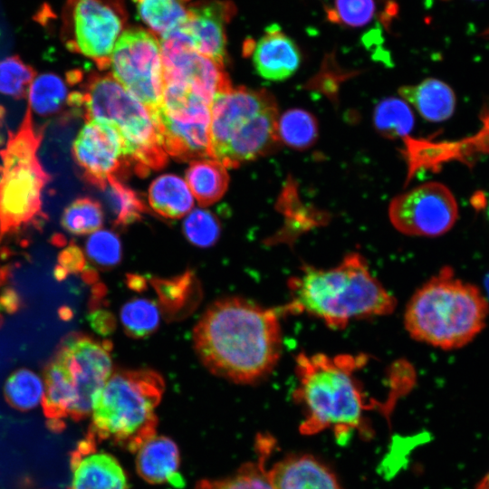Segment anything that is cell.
Listing matches in <instances>:
<instances>
[{
    "label": "cell",
    "mask_w": 489,
    "mask_h": 489,
    "mask_svg": "<svg viewBox=\"0 0 489 489\" xmlns=\"http://www.w3.org/2000/svg\"><path fill=\"white\" fill-rule=\"evenodd\" d=\"M277 309L230 297L214 302L194 330V346L212 373L239 384L267 377L282 353Z\"/></svg>",
    "instance_id": "obj_1"
},
{
    "label": "cell",
    "mask_w": 489,
    "mask_h": 489,
    "mask_svg": "<svg viewBox=\"0 0 489 489\" xmlns=\"http://www.w3.org/2000/svg\"><path fill=\"white\" fill-rule=\"evenodd\" d=\"M288 288L291 301L283 309L285 312L306 313L336 330L355 319L389 315L397 302L357 252L333 267L302 266L289 279Z\"/></svg>",
    "instance_id": "obj_2"
},
{
    "label": "cell",
    "mask_w": 489,
    "mask_h": 489,
    "mask_svg": "<svg viewBox=\"0 0 489 489\" xmlns=\"http://www.w3.org/2000/svg\"><path fill=\"white\" fill-rule=\"evenodd\" d=\"M368 361L364 353L298 354V383L292 397L304 409L302 433L312 435L326 428H334L340 434L352 429L369 432L365 412L375 403H368L357 375Z\"/></svg>",
    "instance_id": "obj_3"
},
{
    "label": "cell",
    "mask_w": 489,
    "mask_h": 489,
    "mask_svg": "<svg viewBox=\"0 0 489 489\" xmlns=\"http://www.w3.org/2000/svg\"><path fill=\"white\" fill-rule=\"evenodd\" d=\"M488 313L480 290L445 266L413 293L404 325L414 340L450 350L471 342L485 327Z\"/></svg>",
    "instance_id": "obj_4"
},
{
    "label": "cell",
    "mask_w": 489,
    "mask_h": 489,
    "mask_svg": "<svg viewBox=\"0 0 489 489\" xmlns=\"http://www.w3.org/2000/svg\"><path fill=\"white\" fill-rule=\"evenodd\" d=\"M164 388L162 377L152 369L111 372L94 396L88 433L135 453L156 435V408Z\"/></svg>",
    "instance_id": "obj_5"
},
{
    "label": "cell",
    "mask_w": 489,
    "mask_h": 489,
    "mask_svg": "<svg viewBox=\"0 0 489 489\" xmlns=\"http://www.w3.org/2000/svg\"><path fill=\"white\" fill-rule=\"evenodd\" d=\"M279 112L275 98L266 90L230 88L211 105L212 158L236 168L276 149Z\"/></svg>",
    "instance_id": "obj_6"
},
{
    "label": "cell",
    "mask_w": 489,
    "mask_h": 489,
    "mask_svg": "<svg viewBox=\"0 0 489 489\" xmlns=\"http://www.w3.org/2000/svg\"><path fill=\"white\" fill-rule=\"evenodd\" d=\"M43 131L34 127L27 108L15 132H9L0 150V245L8 235L29 225L41 227L45 221L42 192L51 176L37 158Z\"/></svg>",
    "instance_id": "obj_7"
},
{
    "label": "cell",
    "mask_w": 489,
    "mask_h": 489,
    "mask_svg": "<svg viewBox=\"0 0 489 489\" xmlns=\"http://www.w3.org/2000/svg\"><path fill=\"white\" fill-rule=\"evenodd\" d=\"M82 93L81 112L86 121H104L120 135L128 164L138 174L162 168L168 155L153 112L130 95L111 74H91Z\"/></svg>",
    "instance_id": "obj_8"
},
{
    "label": "cell",
    "mask_w": 489,
    "mask_h": 489,
    "mask_svg": "<svg viewBox=\"0 0 489 489\" xmlns=\"http://www.w3.org/2000/svg\"><path fill=\"white\" fill-rule=\"evenodd\" d=\"M127 20L124 0H66L61 38L69 51L92 60L99 69H107Z\"/></svg>",
    "instance_id": "obj_9"
},
{
    "label": "cell",
    "mask_w": 489,
    "mask_h": 489,
    "mask_svg": "<svg viewBox=\"0 0 489 489\" xmlns=\"http://www.w3.org/2000/svg\"><path fill=\"white\" fill-rule=\"evenodd\" d=\"M111 344L81 332L64 336L45 369L58 377L73 393L70 417L82 420L91 413L94 396L112 372Z\"/></svg>",
    "instance_id": "obj_10"
},
{
    "label": "cell",
    "mask_w": 489,
    "mask_h": 489,
    "mask_svg": "<svg viewBox=\"0 0 489 489\" xmlns=\"http://www.w3.org/2000/svg\"><path fill=\"white\" fill-rule=\"evenodd\" d=\"M151 111L167 155L179 160L212 158L211 104L191 91L177 90Z\"/></svg>",
    "instance_id": "obj_11"
},
{
    "label": "cell",
    "mask_w": 489,
    "mask_h": 489,
    "mask_svg": "<svg viewBox=\"0 0 489 489\" xmlns=\"http://www.w3.org/2000/svg\"><path fill=\"white\" fill-rule=\"evenodd\" d=\"M111 76L136 100L150 110L163 98V71L159 38L149 30L127 27L113 48Z\"/></svg>",
    "instance_id": "obj_12"
},
{
    "label": "cell",
    "mask_w": 489,
    "mask_h": 489,
    "mask_svg": "<svg viewBox=\"0 0 489 489\" xmlns=\"http://www.w3.org/2000/svg\"><path fill=\"white\" fill-rule=\"evenodd\" d=\"M388 215L393 227L403 235L436 237L454 226L458 206L448 187L432 181L396 196Z\"/></svg>",
    "instance_id": "obj_13"
},
{
    "label": "cell",
    "mask_w": 489,
    "mask_h": 489,
    "mask_svg": "<svg viewBox=\"0 0 489 489\" xmlns=\"http://www.w3.org/2000/svg\"><path fill=\"white\" fill-rule=\"evenodd\" d=\"M163 82H177L212 105L216 94L232 88L225 67L199 53L181 31L159 38Z\"/></svg>",
    "instance_id": "obj_14"
},
{
    "label": "cell",
    "mask_w": 489,
    "mask_h": 489,
    "mask_svg": "<svg viewBox=\"0 0 489 489\" xmlns=\"http://www.w3.org/2000/svg\"><path fill=\"white\" fill-rule=\"evenodd\" d=\"M72 151L84 178L101 189L116 177L123 164H128L120 135L104 121H86L73 141Z\"/></svg>",
    "instance_id": "obj_15"
},
{
    "label": "cell",
    "mask_w": 489,
    "mask_h": 489,
    "mask_svg": "<svg viewBox=\"0 0 489 489\" xmlns=\"http://www.w3.org/2000/svg\"><path fill=\"white\" fill-rule=\"evenodd\" d=\"M235 11L228 0H198L191 3L187 22L180 29L196 51L225 67V27Z\"/></svg>",
    "instance_id": "obj_16"
},
{
    "label": "cell",
    "mask_w": 489,
    "mask_h": 489,
    "mask_svg": "<svg viewBox=\"0 0 489 489\" xmlns=\"http://www.w3.org/2000/svg\"><path fill=\"white\" fill-rule=\"evenodd\" d=\"M90 433L71 455L72 480L70 489H129L126 472L118 459L97 449Z\"/></svg>",
    "instance_id": "obj_17"
},
{
    "label": "cell",
    "mask_w": 489,
    "mask_h": 489,
    "mask_svg": "<svg viewBox=\"0 0 489 489\" xmlns=\"http://www.w3.org/2000/svg\"><path fill=\"white\" fill-rule=\"evenodd\" d=\"M256 72L264 79L280 82L293 75L302 62L296 43L278 24L266 27L264 35L251 48Z\"/></svg>",
    "instance_id": "obj_18"
},
{
    "label": "cell",
    "mask_w": 489,
    "mask_h": 489,
    "mask_svg": "<svg viewBox=\"0 0 489 489\" xmlns=\"http://www.w3.org/2000/svg\"><path fill=\"white\" fill-rule=\"evenodd\" d=\"M268 471L273 489H341L332 470L312 455H291Z\"/></svg>",
    "instance_id": "obj_19"
},
{
    "label": "cell",
    "mask_w": 489,
    "mask_h": 489,
    "mask_svg": "<svg viewBox=\"0 0 489 489\" xmlns=\"http://www.w3.org/2000/svg\"><path fill=\"white\" fill-rule=\"evenodd\" d=\"M136 453V469L143 480L152 484L184 486L185 481L179 471V450L171 438L155 435Z\"/></svg>",
    "instance_id": "obj_20"
},
{
    "label": "cell",
    "mask_w": 489,
    "mask_h": 489,
    "mask_svg": "<svg viewBox=\"0 0 489 489\" xmlns=\"http://www.w3.org/2000/svg\"><path fill=\"white\" fill-rule=\"evenodd\" d=\"M398 94L428 121H444L455 111V95L453 90L446 82L435 78L425 79L414 85L401 86Z\"/></svg>",
    "instance_id": "obj_21"
},
{
    "label": "cell",
    "mask_w": 489,
    "mask_h": 489,
    "mask_svg": "<svg viewBox=\"0 0 489 489\" xmlns=\"http://www.w3.org/2000/svg\"><path fill=\"white\" fill-rule=\"evenodd\" d=\"M148 197L151 208L168 218H180L194 206L193 194L186 180L174 174H163L154 179Z\"/></svg>",
    "instance_id": "obj_22"
},
{
    "label": "cell",
    "mask_w": 489,
    "mask_h": 489,
    "mask_svg": "<svg viewBox=\"0 0 489 489\" xmlns=\"http://www.w3.org/2000/svg\"><path fill=\"white\" fill-rule=\"evenodd\" d=\"M225 167L215 158L193 160L186 171V182L200 206L220 199L228 186Z\"/></svg>",
    "instance_id": "obj_23"
},
{
    "label": "cell",
    "mask_w": 489,
    "mask_h": 489,
    "mask_svg": "<svg viewBox=\"0 0 489 489\" xmlns=\"http://www.w3.org/2000/svg\"><path fill=\"white\" fill-rule=\"evenodd\" d=\"M139 19L158 38L180 29L188 17L190 0H131Z\"/></svg>",
    "instance_id": "obj_24"
},
{
    "label": "cell",
    "mask_w": 489,
    "mask_h": 489,
    "mask_svg": "<svg viewBox=\"0 0 489 489\" xmlns=\"http://www.w3.org/2000/svg\"><path fill=\"white\" fill-rule=\"evenodd\" d=\"M27 96L31 112L48 117L61 112L67 105L69 93L65 82L59 75L46 72L35 76Z\"/></svg>",
    "instance_id": "obj_25"
},
{
    "label": "cell",
    "mask_w": 489,
    "mask_h": 489,
    "mask_svg": "<svg viewBox=\"0 0 489 489\" xmlns=\"http://www.w3.org/2000/svg\"><path fill=\"white\" fill-rule=\"evenodd\" d=\"M277 135L280 142L296 150L310 149L317 141L319 125L308 110L293 108L279 115Z\"/></svg>",
    "instance_id": "obj_26"
},
{
    "label": "cell",
    "mask_w": 489,
    "mask_h": 489,
    "mask_svg": "<svg viewBox=\"0 0 489 489\" xmlns=\"http://www.w3.org/2000/svg\"><path fill=\"white\" fill-rule=\"evenodd\" d=\"M414 114L402 98L388 97L380 101L373 111V125L387 139L406 138L414 127Z\"/></svg>",
    "instance_id": "obj_27"
},
{
    "label": "cell",
    "mask_w": 489,
    "mask_h": 489,
    "mask_svg": "<svg viewBox=\"0 0 489 489\" xmlns=\"http://www.w3.org/2000/svg\"><path fill=\"white\" fill-rule=\"evenodd\" d=\"M43 393L44 387L40 377L26 368L14 370L4 387L6 402L20 411H28L37 407Z\"/></svg>",
    "instance_id": "obj_28"
},
{
    "label": "cell",
    "mask_w": 489,
    "mask_h": 489,
    "mask_svg": "<svg viewBox=\"0 0 489 489\" xmlns=\"http://www.w3.org/2000/svg\"><path fill=\"white\" fill-rule=\"evenodd\" d=\"M159 309L149 299L136 298L120 310V321L127 335L139 339L151 335L159 325Z\"/></svg>",
    "instance_id": "obj_29"
},
{
    "label": "cell",
    "mask_w": 489,
    "mask_h": 489,
    "mask_svg": "<svg viewBox=\"0 0 489 489\" xmlns=\"http://www.w3.org/2000/svg\"><path fill=\"white\" fill-rule=\"evenodd\" d=\"M103 223L101 204L90 197H80L72 201L63 211L61 225L75 235L92 234Z\"/></svg>",
    "instance_id": "obj_30"
},
{
    "label": "cell",
    "mask_w": 489,
    "mask_h": 489,
    "mask_svg": "<svg viewBox=\"0 0 489 489\" xmlns=\"http://www.w3.org/2000/svg\"><path fill=\"white\" fill-rule=\"evenodd\" d=\"M106 197L115 216V224L128 225L140 219L146 206L131 188L120 182L117 177H111L106 187Z\"/></svg>",
    "instance_id": "obj_31"
},
{
    "label": "cell",
    "mask_w": 489,
    "mask_h": 489,
    "mask_svg": "<svg viewBox=\"0 0 489 489\" xmlns=\"http://www.w3.org/2000/svg\"><path fill=\"white\" fill-rule=\"evenodd\" d=\"M36 72L18 55L0 61V93L14 99H23L28 94Z\"/></svg>",
    "instance_id": "obj_32"
},
{
    "label": "cell",
    "mask_w": 489,
    "mask_h": 489,
    "mask_svg": "<svg viewBox=\"0 0 489 489\" xmlns=\"http://www.w3.org/2000/svg\"><path fill=\"white\" fill-rule=\"evenodd\" d=\"M183 234L189 243L206 248L216 243L220 225L213 213L204 208L191 210L184 219Z\"/></svg>",
    "instance_id": "obj_33"
},
{
    "label": "cell",
    "mask_w": 489,
    "mask_h": 489,
    "mask_svg": "<svg viewBox=\"0 0 489 489\" xmlns=\"http://www.w3.org/2000/svg\"><path fill=\"white\" fill-rule=\"evenodd\" d=\"M85 248L89 259L104 268L117 265L122 257V247L119 236L106 229L93 232L87 239Z\"/></svg>",
    "instance_id": "obj_34"
},
{
    "label": "cell",
    "mask_w": 489,
    "mask_h": 489,
    "mask_svg": "<svg viewBox=\"0 0 489 489\" xmlns=\"http://www.w3.org/2000/svg\"><path fill=\"white\" fill-rule=\"evenodd\" d=\"M375 11V0H334V8L327 14L333 23L360 27L372 20Z\"/></svg>",
    "instance_id": "obj_35"
},
{
    "label": "cell",
    "mask_w": 489,
    "mask_h": 489,
    "mask_svg": "<svg viewBox=\"0 0 489 489\" xmlns=\"http://www.w3.org/2000/svg\"><path fill=\"white\" fill-rule=\"evenodd\" d=\"M224 489H273L261 458L243 465L232 476L220 480Z\"/></svg>",
    "instance_id": "obj_36"
},
{
    "label": "cell",
    "mask_w": 489,
    "mask_h": 489,
    "mask_svg": "<svg viewBox=\"0 0 489 489\" xmlns=\"http://www.w3.org/2000/svg\"><path fill=\"white\" fill-rule=\"evenodd\" d=\"M58 263L68 273H77L85 267L84 255L82 250L73 243L59 253Z\"/></svg>",
    "instance_id": "obj_37"
},
{
    "label": "cell",
    "mask_w": 489,
    "mask_h": 489,
    "mask_svg": "<svg viewBox=\"0 0 489 489\" xmlns=\"http://www.w3.org/2000/svg\"><path fill=\"white\" fill-rule=\"evenodd\" d=\"M91 328L101 335L109 334L114 328V319L112 315L102 310H98L90 313L87 317Z\"/></svg>",
    "instance_id": "obj_38"
},
{
    "label": "cell",
    "mask_w": 489,
    "mask_h": 489,
    "mask_svg": "<svg viewBox=\"0 0 489 489\" xmlns=\"http://www.w3.org/2000/svg\"><path fill=\"white\" fill-rule=\"evenodd\" d=\"M22 307V299L12 287H5L0 293V312L14 314Z\"/></svg>",
    "instance_id": "obj_39"
},
{
    "label": "cell",
    "mask_w": 489,
    "mask_h": 489,
    "mask_svg": "<svg viewBox=\"0 0 489 489\" xmlns=\"http://www.w3.org/2000/svg\"><path fill=\"white\" fill-rule=\"evenodd\" d=\"M195 489H224L220 480H202L198 482Z\"/></svg>",
    "instance_id": "obj_40"
},
{
    "label": "cell",
    "mask_w": 489,
    "mask_h": 489,
    "mask_svg": "<svg viewBox=\"0 0 489 489\" xmlns=\"http://www.w3.org/2000/svg\"><path fill=\"white\" fill-rule=\"evenodd\" d=\"M58 316L62 321H68L72 318L73 313L72 309L68 306H61L58 309Z\"/></svg>",
    "instance_id": "obj_41"
},
{
    "label": "cell",
    "mask_w": 489,
    "mask_h": 489,
    "mask_svg": "<svg viewBox=\"0 0 489 489\" xmlns=\"http://www.w3.org/2000/svg\"><path fill=\"white\" fill-rule=\"evenodd\" d=\"M47 426L52 431H62L65 427L64 422L58 418L49 419Z\"/></svg>",
    "instance_id": "obj_42"
},
{
    "label": "cell",
    "mask_w": 489,
    "mask_h": 489,
    "mask_svg": "<svg viewBox=\"0 0 489 489\" xmlns=\"http://www.w3.org/2000/svg\"><path fill=\"white\" fill-rule=\"evenodd\" d=\"M53 274L55 280L62 281L66 278L68 272L64 267H62L60 264H57L53 269Z\"/></svg>",
    "instance_id": "obj_43"
},
{
    "label": "cell",
    "mask_w": 489,
    "mask_h": 489,
    "mask_svg": "<svg viewBox=\"0 0 489 489\" xmlns=\"http://www.w3.org/2000/svg\"><path fill=\"white\" fill-rule=\"evenodd\" d=\"M83 269H84L82 273L83 280L88 283H93L97 278L95 271L89 267L88 268L84 267Z\"/></svg>",
    "instance_id": "obj_44"
},
{
    "label": "cell",
    "mask_w": 489,
    "mask_h": 489,
    "mask_svg": "<svg viewBox=\"0 0 489 489\" xmlns=\"http://www.w3.org/2000/svg\"><path fill=\"white\" fill-rule=\"evenodd\" d=\"M9 273H10L9 267L4 266L0 269V283L6 281ZM2 324H3V318L0 314V327Z\"/></svg>",
    "instance_id": "obj_45"
},
{
    "label": "cell",
    "mask_w": 489,
    "mask_h": 489,
    "mask_svg": "<svg viewBox=\"0 0 489 489\" xmlns=\"http://www.w3.org/2000/svg\"><path fill=\"white\" fill-rule=\"evenodd\" d=\"M51 242L56 246H62L66 244V239L62 235H53Z\"/></svg>",
    "instance_id": "obj_46"
},
{
    "label": "cell",
    "mask_w": 489,
    "mask_h": 489,
    "mask_svg": "<svg viewBox=\"0 0 489 489\" xmlns=\"http://www.w3.org/2000/svg\"><path fill=\"white\" fill-rule=\"evenodd\" d=\"M477 489H489V473L479 483Z\"/></svg>",
    "instance_id": "obj_47"
},
{
    "label": "cell",
    "mask_w": 489,
    "mask_h": 489,
    "mask_svg": "<svg viewBox=\"0 0 489 489\" xmlns=\"http://www.w3.org/2000/svg\"><path fill=\"white\" fill-rule=\"evenodd\" d=\"M5 112V109L0 106V120L4 119Z\"/></svg>",
    "instance_id": "obj_48"
},
{
    "label": "cell",
    "mask_w": 489,
    "mask_h": 489,
    "mask_svg": "<svg viewBox=\"0 0 489 489\" xmlns=\"http://www.w3.org/2000/svg\"><path fill=\"white\" fill-rule=\"evenodd\" d=\"M486 288H487V292H488V295H489V275L486 278Z\"/></svg>",
    "instance_id": "obj_49"
},
{
    "label": "cell",
    "mask_w": 489,
    "mask_h": 489,
    "mask_svg": "<svg viewBox=\"0 0 489 489\" xmlns=\"http://www.w3.org/2000/svg\"><path fill=\"white\" fill-rule=\"evenodd\" d=\"M486 215H487V218L489 219V203H488L487 208H486Z\"/></svg>",
    "instance_id": "obj_50"
}]
</instances>
